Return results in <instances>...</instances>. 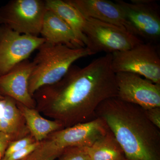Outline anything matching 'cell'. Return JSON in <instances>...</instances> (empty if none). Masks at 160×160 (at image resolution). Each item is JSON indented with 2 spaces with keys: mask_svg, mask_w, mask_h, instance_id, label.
I'll list each match as a JSON object with an SVG mask.
<instances>
[{
  "mask_svg": "<svg viewBox=\"0 0 160 160\" xmlns=\"http://www.w3.org/2000/svg\"><path fill=\"white\" fill-rule=\"evenodd\" d=\"M117 96L112 54H106L83 68L72 65L60 81L32 97L39 112L65 128L93 119L101 103Z\"/></svg>",
  "mask_w": 160,
  "mask_h": 160,
  "instance_id": "obj_1",
  "label": "cell"
},
{
  "mask_svg": "<svg viewBox=\"0 0 160 160\" xmlns=\"http://www.w3.org/2000/svg\"><path fill=\"white\" fill-rule=\"evenodd\" d=\"M102 119L128 160H160V129L148 119L142 108L118 97L105 100L95 118Z\"/></svg>",
  "mask_w": 160,
  "mask_h": 160,
  "instance_id": "obj_2",
  "label": "cell"
},
{
  "mask_svg": "<svg viewBox=\"0 0 160 160\" xmlns=\"http://www.w3.org/2000/svg\"><path fill=\"white\" fill-rule=\"evenodd\" d=\"M37 50L32 62V70L29 80V92L32 96L42 87L52 85L62 79L75 62L92 55L86 47L72 48L46 42Z\"/></svg>",
  "mask_w": 160,
  "mask_h": 160,
  "instance_id": "obj_3",
  "label": "cell"
},
{
  "mask_svg": "<svg viewBox=\"0 0 160 160\" xmlns=\"http://www.w3.org/2000/svg\"><path fill=\"white\" fill-rule=\"evenodd\" d=\"M83 33L86 38V47L92 55L103 52L112 54L144 42L126 29L92 18L86 19Z\"/></svg>",
  "mask_w": 160,
  "mask_h": 160,
  "instance_id": "obj_4",
  "label": "cell"
},
{
  "mask_svg": "<svg viewBox=\"0 0 160 160\" xmlns=\"http://www.w3.org/2000/svg\"><path fill=\"white\" fill-rule=\"evenodd\" d=\"M112 66L115 73H134L160 84L159 52L153 43L144 42L131 49L112 53Z\"/></svg>",
  "mask_w": 160,
  "mask_h": 160,
  "instance_id": "obj_5",
  "label": "cell"
},
{
  "mask_svg": "<svg viewBox=\"0 0 160 160\" xmlns=\"http://www.w3.org/2000/svg\"><path fill=\"white\" fill-rule=\"evenodd\" d=\"M46 10L45 1L12 0L0 8V25L20 34L38 37Z\"/></svg>",
  "mask_w": 160,
  "mask_h": 160,
  "instance_id": "obj_6",
  "label": "cell"
},
{
  "mask_svg": "<svg viewBox=\"0 0 160 160\" xmlns=\"http://www.w3.org/2000/svg\"><path fill=\"white\" fill-rule=\"evenodd\" d=\"M122 9L128 30L140 38L154 44L160 38L158 5L152 0H132L130 2L116 0Z\"/></svg>",
  "mask_w": 160,
  "mask_h": 160,
  "instance_id": "obj_7",
  "label": "cell"
},
{
  "mask_svg": "<svg viewBox=\"0 0 160 160\" xmlns=\"http://www.w3.org/2000/svg\"><path fill=\"white\" fill-rule=\"evenodd\" d=\"M45 42L43 38L20 34L0 25V76L28 59Z\"/></svg>",
  "mask_w": 160,
  "mask_h": 160,
  "instance_id": "obj_8",
  "label": "cell"
},
{
  "mask_svg": "<svg viewBox=\"0 0 160 160\" xmlns=\"http://www.w3.org/2000/svg\"><path fill=\"white\" fill-rule=\"evenodd\" d=\"M117 97L143 109L160 107V84L127 72L116 73Z\"/></svg>",
  "mask_w": 160,
  "mask_h": 160,
  "instance_id": "obj_9",
  "label": "cell"
},
{
  "mask_svg": "<svg viewBox=\"0 0 160 160\" xmlns=\"http://www.w3.org/2000/svg\"><path fill=\"white\" fill-rule=\"evenodd\" d=\"M108 131L109 129L104 121L95 118L55 132L47 138L63 150L70 147H89Z\"/></svg>",
  "mask_w": 160,
  "mask_h": 160,
  "instance_id": "obj_10",
  "label": "cell"
},
{
  "mask_svg": "<svg viewBox=\"0 0 160 160\" xmlns=\"http://www.w3.org/2000/svg\"><path fill=\"white\" fill-rule=\"evenodd\" d=\"M32 70V62L27 59L8 73L0 76V93L3 96L13 99L17 102L35 109V102L29 89Z\"/></svg>",
  "mask_w": 160,
  "mask_h": 160,
  "instance_id": "obj_11",
  "label": "cell"
},
{
  "mask_svg": "<svg viewBox=\"0 0 160 160\" xmlns=\"http://www.w3.org/2000/svg\"><path fill=\"white\" fill-rule=\"evenodd\" d=\"M67 1L78 9L85 19H94L129 31L122 10L117 3L107 0Z\"/></svg>",
  "mask_w": 160,
  "mask_h": 160,
  "instance_id": "obj_12",
  "label": "cell"
},
{
  "mask_svg": "<svg viewBox=\"0 0 160 160\" xmlns=\"http://www.w3.org/2000/svg\"><path fill=\"white\" fill-rule=\"evenodd\" d=\"M40 34L46 42L62 44L72 48L84 47L70 27L57 15L47 9Z\"/></svg>",
  "mask_w": 160,
  "mask_h": 160,
  "instance_id": "obj_13",
  "label": "cell"
},
{
  "mask_svg": "<svg viewBox=\"0 0 160 160\" xmlns=\"http://www.w3.org/2000/svg\"><path fill=\"white\" fill-rule=\"evenodd\" d=\"M0 132L10 136L12 141L30 134L16 102L8 97L0 100Z\"/></svg>",
  "mask_w": 160,
  "mask_h": 160,
  "instance_id": "obj_14",
  "label": "cell"
},
{
  "mask_svg": "<svg viewBox=\"0 0 160 160\" xmlns=\"http://www.w3.org/2000/svg\"><path fill=\"white\" fill-rule=\"evenodd\" d=\"M16 103L25 119L29 133L36 142H42L52 132L64 129L62 125L59 122L45 118L36 109Z\"/></svg>",
  "mask_w": 160,
  "mask_h": 160,
  "instance_id": "obj_15",
  "label": "cell"
},
{
  "mask_svg": "<svg viewBox=\"0 0 160 160\" xmlns=\"http://www.w3.org/2000/svg\"><path fill=\"white\" fill-rule=\"evenodd\" d=\"M46 9L57 15L70 27L77 39L86 47V38L83 33L86 19L77 9L63 0H46Z\"/></svg>",
  "mask_w": 160,
  "mask_h": 160,
  "instance_id": "obj_16",
  "label": "cell"
},
{
  "mask_svg": "<svg viewBox=\"0 0 160 160\" xmlns=\"http://www.w3.org/2000/svg\"><path fill=\"white\" fill-rule=\"evenodd\" d=\"M85 148L90 160H119L125 158L122 149L109 129L92 146Z\"/></svg>",
  "mask_w": 160,
  "mask_h": 160,
  "instance_id": "obj_17",
  "label": "cell"
},
{
  "mask_svg": "<svg viewBox=\"0 0 160 160\" xmlns=\"http://www.w3.org/2000/svg\"><path fill=\"white\" fill-rule=\"evenodd\" d=\"M62 150L47 138L40 142L38 148L24 160H55Z\"/></svg>",
  "mask_w": 160,
  "mask_h": 160,
  "instance_id": "obj_18",
  "label": "cell"
},
{
  "mask_svg": "<svg viewBox=\"0 0 160 160\" xmlns=\"http://www.w3.org/2000/svg\"><path fill=\"white\" fill-rule=\"evenodd\" d=\"M55 160H90L85 147L65 148Z\"/></svg>",
  "mask_w": 160,
  "mask_h": 160,
  "instance_id": "obj_19",
  "label": "cell"
},
{
  "mask_svg": "<svg viewBox=\"0 0 160 160\" xmlns=\"http://www.w3.org/2000/svg\"><path fill=\"white\" fill-rule=\"evenodd\" d=\"M35 142L36 141L30 134L20 139L11 142L6 149L4 158L8 156L15 152L24 149Z\"/></svg>",
  "mask_w": 160,
  "mask_h": 160,
  "instance_id": "obj_20",
  "label": "cell"
},
{
  "mask_svg": "<svg viewBox=\"0 0 160 160\" xmlns=\"http://www.w3.org/2000/svg\"><path fill=\"white\" fill-rule=\"evenodd\" d=\"M40 142H35L24 149H21L6 157L3 158L2 160H22L27 158L38 148Z\"/></svg>",
  "mask_w": 160,
  "mask_h": 160,
  "instance_id": "obj_21",
  "label": "cell"
},
{
  "mask_svg": "<svg viewBox=\"0 0 160 160\" xmlns=\"http://www.w3.org/2000/svg\"><path fill=\"white\" fill-rule=\"evenodd\" d=\"M143 109L149 121L160 129V107Z\"/></svg>",
  "mask_w": 160,
  "mask_h": 160,
  "instance_id": "obj_22",
  "label": "cell"
},
{
  "mask_svg": "<svg viewBox=\"0 0 160 160\" xmlns=\"http://www.w3.org/2000/svg\"><path fill=\"white\" fill-rule=\"evenodd\" d=\"M12 141L10 136L0 132V160L4 158L9 143Z\"/></svg>",
  "mask_w": 160,
  "mask_h": 160,
  "instance_id": "obj_23",
  "label": "cell"
},
{
  "mask_svg": "<svg viewBox=\"0 0 160 160\" xmlns=\"http://www.w3.org/2000/svg\"><path fill=\"white\" fill-rule=\"evenodd\" d=\"M4 97H5L3 96L2 95L1 93H0V100L4 98Z\"/></svg>",
  "mask_w": 160,
  "mask_h": 160,
  "instance_id": "obj_24",
  "label": "cell"
},
{
  "mask_svg": "<svg viewBox=\"0 0 160 160\" xmlns=\"http://www.w3.org/2000/svg\"><path fill=\"white\" fill-rule=\"evenodd\" d=\"M119 160H128L126 159V158H123L122 159Z\"/></svg>",
  "mask_w": 160,
  "mask_h": 160,
  "instance_id": "obj_25",
  "label": "cell"
},
{
  "mask_svg": "<svg viewBox=\"0 0 160 160\" xmlns=\"http://www.w3.org/2000/svg\"><path fill=\"white\" fill-rule=\"evenodd\" d=\"M25 160V159H23V160Z\"/></svg>",
  "mask_w": 160,
  "mask_h": 160,
  "instance_id": "obj_26",
  "label": "cell"
}]
</instances>
